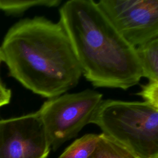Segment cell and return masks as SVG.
<instances>
[{"instance_id":"obj_1","label":"cell","mask_w":158,"mask_h":158,"mask_svg":"<svg viewBox=\"0 0 158 158\" xmlns=\"http://www.w3.org/2000/svg\"><path fill=\"white\" fill-rule=\"evenodd\" d=\"M0 49L9 75L43 98L65 93L78 85L82 75L63 27L44 16L15 23Z\"/></svg>"},{"instance_id":"obj_2","label":"cell","mask_w":158,"mask_h":158,"mask_svg":"<svg viewBox=\"0 0 158 158\" xmlns=\"http://www.w3.org/2000/svg\"><path fill=\"white\" fill-rule=\"evenodd\" d=\"M59 22L82 75L93 86L127 90L139 82L143 70L136 48L118 33L97 2H65L59 9Z\"/></svg>"},{"instance_id":"obj_3","label":"cell","mask_w":158,"mask_h":158,"mask_svg":"<svg viewBox=\"0 0 158 158\" xmlns=\"http://www.w3.org/2000/svg\"><path fill=\"white\" fill-rule=\"evenodd\" d=\"M90 123L136 158H158V109L149 104L102 99Z\"/></svg>"},{"instance_id":"obj_4","label":"cell","mask_w":158,"mask_h":158,"mask_svg":"<svg viewBox=\"0 0 158 158\" xmlns=\"http://www.w3.org/2000/svg\"><path fill=\"white\" fill-rule=\"evenodd\" d=\"M102 101V94L86 89L48 99L38 110L51 148L56 151L76 137L91 120Z\"/></svg>"},{"instance_id":"obj_5","label":"cell","mask_w":158,"mask_h":158,"mask_svg":"<svg viewBox=\"0 0 158 158\" xmlns=\"http://www.w3.org/2000/svg\"><path fill=\"white\" fill-rule=\"evenodd\" d=\"M97 2L131 46L137 48L158 38V0H101Z\"/></svg>"},{"instance_id":"obj_6","label":"cell","mask_w":158,"mask_h":158,"mask_svg":"<svg viewBox=\"0 0 158 158\" xmlns=\"http://www.w3.org/2000/svg\"><path fill=\"white\" fill-rule=\"evenodd\" d=\"M50 149L38 111L0 120V158H47Z\"/></svg>"},{"instance_id":"obj_7","label":"cell","mask_w":158,"mask_h":158,"mask_svg":"<svg viewBox=\"0 0 158 158\" xmlns=\"http://www.w3.org/2000/svg\"><path fill=\"white\" fill-rule=\"evenodd\" d=\"M143 70V77L158 81V38L136 48Z\"/></svg>"},{"instance_id":"obj_8","label":"cell","mask_w":158,"mask_h":158,"mask_svg":"<svg viewBox=\"0 0 158 158\" xmlns=\"http://www.w3.org/2000/svg\"><path fill=\"white\" fill-rule=\"evenodd\" d=\"M88 158H136L128 149L117 142L99 134V139L93 152Z\"/></svg>"},{"instance_id":"obj_9","label":"cell","mask_w":158,"mask_h":158,"mask_svg":"<svg viewBox=\"0 0 158 158\" xmlns=\"http://www.w3.org/2000/svg\"><path fill=\"white\" fill-rule=\"evenodd\" d=\"M99 134H86L74 141L59 158H88L95 149Z\"/></svg>"},{"instance_id":"obj_10","label":"cell","mask_w":158,"mask_h":158,"mask_svg":"<svg viewBox=\"0 0 158 158\" xmlns=\"http://www.w3.org/2000/svg\"><path fill=\"white\" fill-rule=\"evenodd\" d=\"M61 2V0H0V10L7 14L19 15L33 7H57Z\"/></svg>"},{"instance_id":"obj_11","label":"cell","mask_w":158,"mask_h":158,"mask_svg":"<svg viewBox=\"0 0 158 158\" xmlns=\"http://www.w3.org/2000/svg\"><path fill=\"white\" fill-rule=\"evenodd\" d=\"M141 96L144 102L158 109V81H149L141 86V90L136 93Z\"/></svg>"},{"instance_id":"obj_12","label":"cell","mask_w":158,"mask_h":158,"mask_svg":"<svg viewBox=\"0 0 158 158\" xmlns=\"http://www.w3.org/2000/svg\"><path fill=\"white\" fill-rule=\"evenodd\" d=\"M3 62L2 55L0 49V67ZM12 92L10 89L7 88L6 85L2 81L0 75V107L8 104L11 99Z\"/></svg>"}]
</instances>
